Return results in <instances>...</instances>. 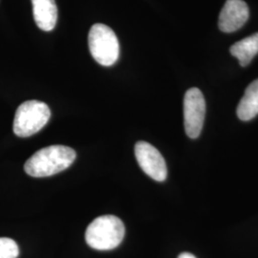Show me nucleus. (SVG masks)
<instances>
[{
	"instance_id": "1a4fd4ad",
	"label": "nucleus",
	"mask_w": 258,
	"mask_h": 258,
	"mask_svg": "<svg viewBox=\"0 0 258 258\" xmlns=\"http://www.w3.org/2000/svg\"><path fill=\"white\" fill-rule=\"evenodd\" d=\"M237 116L244 121L252 120L258 115V79L247 87L237 106Z\"/></svg>"
},
{
	"instance_id": "f8f14e48",
	"label": "nucleus",
	"mask_w": 258,
	"mask_h": 258,
	"mask_svg": "<svg viewBox=\"0 0 258 258\" xmlns=\"http://www.w3.org/2000/svg\"><path fill=\"white\" fill-rule=\"evenodd\" d=\"M178 258H196L194 256L192 253H189V252H183L181 253Z\"/></svg>"
},
{
	"instance_id": "9b49d317",
	"label": "nucleus",
	"mask_w": 258,
	"mask_h": 258,
	"mask_svg": "<svg viewBox=\"0 0 258 258\" xmlns=\"http://www.w3.org/2000/svg\"><path fill=\"white\" fill-rule=\"evenodd\" d=\"M19 255V246L15 240L0 237V258H18Z\"/></svg>"
},
{
	"instance_id": "f257e3e1",
	"label": "nucleus",
	"mask_w": 258,
	"mask_h": 258,
	"mask_svg": "<svg viewBox=\"0 0 258 258\" xmlns=\"http://www.w3.org/2000/svg\"><path fill=\"white\" fill-rule=\"evenodd\" d=\"M76 151L66 146H50L37 151L24 165V170L32 177L55 175L68 168L76 160Z\"/></svg>"
},
{
	"instance_id": "423d86ee",
	"label": "nucleus",
	"mask_w": 258,
	"mask_h": 258,
	"mask_svg": "<svg viewBox=\"0 0 258 258\" xmlns=\"http://www.w3.org/2000/svg\"><path fill=\"white\" fill-rule=\"evenodd\" d=\"M135 156L142 170L158 182H164L167 176L166 161L160 151L147 142L140 141L135 145Z\"/></svg>"
},
{
	"instance_id": "f03ea898",
	"label": "nucleus",
	"mask_w": 258,
	"mask_h": 258,
	"mask_svg": "<svg viewBox=\"0 0 258 258\" xmlns=\"http://www.w3.org/2000/svg\"><path fill=\"white\" fill-rule=\"evenodd\" d=\"M125 228L122 221L115 215H102L93 220L87 227L85 240L88 246L98 250L117 248L124 237Z\"/></svg>"
},
{
	"instance_id": "39448f33",
	"label": "nucleus",
	"mask_w": 258,
	"mask_h": 258,
	"mask_svg": "<svg viewBox=\"0 0 258 258\" xmlns=\"http://www.w3.org/2000/svg\"><path fill=\"white\" fill-rule=\"evenodd\" d=\"M206 102L203 93L198 88L188 89L184 98V123L186 135L198 138L203 129Z\"/></svg>"
},
{
	"instance_id": "7ed1b4c3",
	"label": "nucleus",
	"mask_w": 258,
	"mask_h": 258,
	"mask_svg": "<svg viewBox=\"0 0 258 258\" xmlns=\"http://www.w3.org/2000/svg\"><path fill=\"white\" fill-rule=\"evenodd\" d=\"M51 118V110L45 102L27 101L17 109L13 129L17 136L30 137L43 128Z\"/></svg>"
},
{
	"instance_id": "9d476101",
	"label": "nucleus",
	"mask_w": 258,
	"mask_h": 258,
	"mask_svg": "<svg viewBox=\"0 0 258 258\" xmlns=\"http://www.w3.org/2000/svg\"><path fill=\"white\" fill-rule=\"evenodd\" d=\"M231 55L235 56L242 67H246L258 54V33L234 43L230 49Z\"/></svg>"
},
{
	"instance_id": "6e6552de",
	"label": "nucleus",
	"mask_w": 258,
	"mask_h": 258,
	"mask_svg": "<svg viewBox=\"0 0 258 258\" xmlns=\"http://www.w3.org/2000/svg\"><path fill=\"white\" fill-rule=\"evenodd\" d=\"M35 22L42 31L50 32L57 21V7L55 0H31Z\"/></svg>"
},
{
	"instance_id": "20e7f679",
	"label": "nucleus",
	"mask_w": 258,
	"mask_h": 258,
	"mask_svg": "<svg viewBox=\"0 0 258 258\" xmlns=\"http://www.w3.org/2000/svg\"><path fill=\"white\" fill-rule=\"evenodd\" d=\"M93 58L102 66L115 64L120 55V44L114 31L102 23L94 24L88 35Z\"/></svg>"
},
{
	"instance_id": "0eeeda50",
	"label": "nucleus",
	"mask_w": 258,
	"mask_h": 258,
	"mask_svg": "<svg viewBox=\"0 0 258 258\" xmlns=\"http://www.w3.org/2000/svg\"><path fill=\"white\" fill-rule=\"evenodd\" d=\"M249 7L243 0H227L219 15L218 26L224 33H232L249 19Z\"/></svg>"
}]
</instances>
